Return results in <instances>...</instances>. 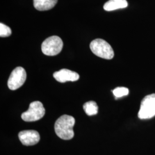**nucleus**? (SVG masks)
Returning <instances> with one entry per match:
<instances>
[{"label": "nucleus", "mask_w": 155, "mask_h": 155, "mask_svg": "<svg viewBox=\"0 0 155 155\" xmlns=\"http://www.w3.org/2000/svg\"><path fill=\"white\" fill-rule=\"evenodd\" d=\"M75 122V118L71 116L64 114L60 117L55 124L56 135L63 140L72 139L74 136L73 127Z\"/></svg>", "instance_id": "obj_1"}, {"label": "nucleus", "mask_w": 155, "mask_h": 155, "mask_svg": "<svg viewBox=\"0 0 155 155\" xmlns=\"http://www.w3.org/2000/svg\"><path fill=\"white\" fill-rule=\"evenodd\" d=\"M18 138L24 145L32 146L39 143L40 137L36 130H25L18 133Z\"/></svg>", "instance_id": "obj_7"}, {"label": "nucleus", "mask_w": 155, "mask_h": 155, "mask_svg": "<svg viewBox=\"0 0 155 155\" xmlns=\"http://www.w3.org/2000/svg\"><path fill=\"white\" fill-rule=\"evenodd\" d=\"M113 93L116 97V99L127 96L129 94V89L124 87H118L112 90Z\"/></svg>", "instance_id": "obj_12"}, {"label": "nucleus", "mask_w": 155, "mask_h": 155, "mask_svg": "<svg viewBox=\"0 0 155 155\" xmlns=\"http://www.w3.org/2000/svg\"><path fill=\"white\" fill-rule=\"evenodd\" d=\"M63 47L62 40L58 36H52L45 39L41 45L43 53L47 56H55L61 52Z\"/></svg>", "instance_id": "obj_3"}, {"label": "nucleus", "mask_w": 155, "mask_h": 155, "mask_svg": "<svg viewBox=\"0 0 155 155\" xmlns=\"http://www.w3.org/2000/svg\"><path fill=\"white\" fill-rule=\"evenodd\" d=\"M27 78V73L24 68L17 67L12 72L8 81L9 89L15 90L22 86Z\"/></svg>", "instance_id": "obj_6"}, {"label": "nucleus", "mask_w": 155, "mask_h": 155, "mask_svg": "<svg viewBox=\"0 0 155 155\" xmlns=\"http://www.w3.org/2000/svg\"><path fill=\"white\" fill-rule=\"evenodd\" d=\"M128 6L127 0H109L104 5L106 11H113L117 9L125 8Z\"/></svg>", "instance_id": "obj_10"}, {"label": "nucleus", "mask_w": 155, "mask_h": 155, "mask_svg": "<svg viewBox=\"0 0 155 155\" xmlns=\"http://www.w3.org/2000/svg\"><path fill=\"white\" fill-rule=\"evenodd\" d=\"M12 34V30L10 27L2 24L0 23V36L1 38L9 37Z\"/></svg>", "instance_id": "obj_13"}, {"label": "nucleus", "mask_w": 155, "mask_h": 155, "mask_svg": "<svg viewBox=\"0 0 155 155\" xmlns=\"http://www.w3.org/2000/svg\"><path fill=\"white\" fill-rule=\"evenodd\" d=\"M83 109L89 116L96 115L98 112V106L94 101H89L83 105Z\"/></svg>", "instance_id": "obj_11"}, {"label": "nucleus", "mask_w": 155, "mask_h": 155, "mask_svg": "<svg viewBox=\"0 0 155 155\" xmlns=\"http://www.w3.org/2000/svg\"><path fill=\"white\" fill-rule=\"evenodd\" d=\"M155 116V94H150L142 100L138 117L141 120H147Z\"/></svg>", "instance_id": "obj_5"}, {"label": "nucleus", "mask_w": 155, "mask_h": 155, "mask_svg": "<svg viewBox=\"0 0 155 155\" xmlns=\"http://www.w3.org/2000/svg\"><path fill=\"white\" fill-rule=\"evenodd\" d=\"M53 77L58 82L61 83H65L68 81L75 82L79 79V75L77 72L66 68L54 72Z\"/></svg>", "instance_id": "obj_8"}, {"label": "nucleus", "mask_w": 155, "mask_h": 155, "mask_svg": "<svg viewBox=\"0 0 155 155\" xmlns=\"http://www.w3.org/2000/svg\"><path fill=\"white\" fill-rule=\"evenodd\" d=\"M90 47L94 55L101 58L110 60L114 56V51L110 45L103 39L93 40L90 45Z\"/></svg>", "instance_id": "obj_2"}, {"label": "nucleus", "mask_w": 155, "mask_h": 155, "mask_svg": "<svg viewBox=\"0 0 155 155\" xmlns=\"http://www.w3.org/2000/svg\"><path fill=\"white\" fill-rule=\"evenodd\" d=\"M45 114V109L40 101H33L29 105L28 110L21 114V118L26 122L36 121L42 118Z\"/></svg>", "instance_id": "obj_4"}, {"label": "nucleus", "mask_w": 155, "mask_h": 155, "mask_svg": "<svg viewBox=\"0 0 155 155\" xmlns=\"http://www.w3.org/2000/svg\"><path fill=\"white\" fill-rule=\"evenodd\" d=\"M58 0H33V6L39 11H45L52 9Z\"/></svg>", "instance_id": "obj_9"}]
</instances>
